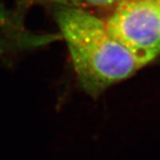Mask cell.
I'll list each match as a JSON object with an SVG mask.
<instances>
[{"label":"cell","mask_w":160,"mask_h":160,"mask_svg":"<svg viewBox=\"0 0 160 160\" xmlns=\"http://www.w3.org/2000/svg\"><path fill=\"white\" fill-rule=\"evenodd\" d=\"M82 89L96 99L143 66L108 29L106 21L85 8L58 6L54 12Z\"/></svg>","instance_id":"cell-1"},{"label":"cell","mask_w":160,"mask_h":160,"mask_svg":"<svg viewBox=\"0 0 160 160\" xmlns=\"http://www.w3.org/2000/svg\"><path fill=\"white\" fill-rule=\"evenodd\" d=\"M110 34L143 67L160 54V0H126L106 21Z\"/></svg>","instance_id":"cell-2"},{"label":"cell","mask_w":160,"mask_h":160,"mask_svg":"<svg viewBox=\"0 0 160 160\" xmlns=\"http://www.w3.org/2000/svg\"><path fill=\"white\" fill-rule=\"evenodd\" d=\"M126 0H20L23 7H29L39 4H54L58 6H70V7H116L120 3Z\"/></svg>","instance_id":"cell-3"}]
</instances>
